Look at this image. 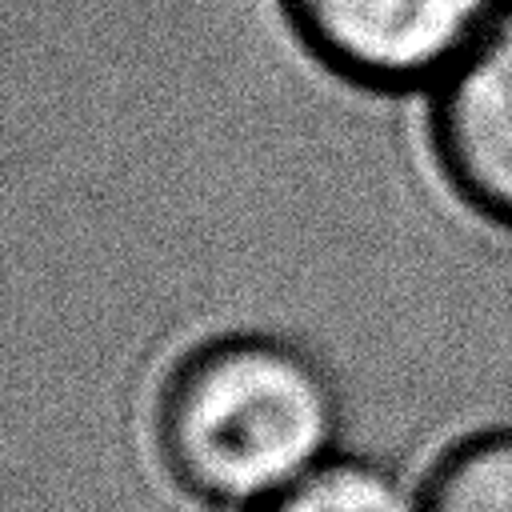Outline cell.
Here are the masks:
<instances>
[{
    "mask_svg": "<svg viewBox=\"0 0 512 512\" xmlns=\"http://www.w3.org/2000/svg\"><path fill=\"white\" fill-rule=\"evenodd\" d=\"M336 432L328 376L276 336H224L188 352L156 412L168 472L192 496L244 512L332 460Z\"/></svg>",
    "mask_w": 512,
    "mask_h": 512,
    "instance_id": "cell-1",
    "label": "cell"
},
{
    "mask_svg": "<svg viewBox=\"0 0 512 512\" xmlns=\"http://www.w3.org/2000/svg\"><path fill=\"white\" fill-rule=\"evenodd\" d=\"M504 0H284L296 32L336 72L412 84L444 72Z\"/></svg>",
    "mask_w": 512,
    "mask_h": 512,
    "instance_id": "cell-2",
    "label": "cell"
},
{
    "mask_svg": "<svg viewBox=\"0 0 512 512\" xmlns=\"http://www.w3.org/2000/svg\"><path fill=\"white\" fill-rule=\"evenodd\" d=\"M432 136L456 192L512 224V0L444 68Z\"/></svg>",
    "mask_w": 512,
    "mask_h": 512,
    "instance_id": "cell-3",
    "label": "cell"
},
{
    "mask_svg": "<svg viewBox=\"0 0 512 512\" xmlns=\"http://www.w3.org/2000/svg\"><path fill=\"white\" fill-rule=\"evenodd\" d=\"M424 512H512V428L448 448L420 488Z\"/></svg>",
    "mask_w": 512,
    "mask_h": 512,
    "instance_id": "cell-4",
    "label": "cell"
},
{
    "mask_svg": "<svg viewBox=\"0 0 512 512\" xmlns=\"http://www.w3.org/2000/svg\"><path fill=\"white\" fill-rule=\"evenodd\" d=\"M248 512H424L420 496L404 492L392 472L368 460L332 456L292 488Z\"/></svg>",
    "mask_w": 512,
    "mask_h": 512,
    "instance_id": "cell-5",
    "label": "cell"
}]
</instances>
